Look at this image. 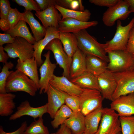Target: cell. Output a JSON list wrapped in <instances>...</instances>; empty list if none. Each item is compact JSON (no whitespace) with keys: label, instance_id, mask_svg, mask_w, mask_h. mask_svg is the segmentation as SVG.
<instances>
[{"label":"cell","instance_id":"cell-1","mask_svg":"<svg viewBox=\"0 0 134 134\" xmlns=\"http://www.w3.org/2000/svg\"><path fill=\"white\" fill-rule=\"evenodd\" d=\"M73 34L77 39L78 48L86 55L97 56L108 63L105 44L98 42L96 38L89 34L86 29Z\"/></svg>","mask_w":134,"mask_h":134},{"label":"cell","instance_id":"cell-2","mask_svg":"<svg viewBox=\"0 0 134 134\" xmlns=\"http://www.w3.org/2000/svg\"><path fill=\"white\" fill-rule=\"evenodd\" d=\"M6 93L22 91L34 96L38 90L34 82L28 76L16 69L9 76L6 81Z\"/></svg>","mask_w":134,"mask_h":134},{"label":"cell","instance_id":"cell-3","mask_svg":"<svg viewBox=\"0 0 134 134\" xmlns=\"http://www.w3.org/2000/svg\"><path fill=\"white\" fill-rule=\"evenodd\" d=\"M107 53L109 59L107 70L114 73L134 69V58L126 51L115 50Z\"/></svg>","mask_w":134,"mask_h":134},{"label":"cell","instance_id":"cell-4","mask_svg":"<svg viewBox=\"0 0 134 134\" xmlns=\"http://www.w3.org/2000/svg\"><path fill=\"white\" fill-rule=\"evenodd\" d=\"M134 24V17L125 26H122L120 20L117 21L116 29L113 37L105 44L106 52L115 50L126 51L130 32Z\"/></svg>","mask_w":134,"mask_h":134},{"label":"cell","instance_id":"cell-5","mask_svg":"<svg viewBox=\"0 0 134 134\" xmlns=\"http://www.w3.org/2000/svg\"><path fill=\"white\" fill-rule=\"evenodd\" d=\"M121 132L118 113L110 108H103L100 124L95 134H118Z\"/></svg>","mask_w":134,"mask_h":134},{"label":"cell","instance_id":"cell-6","mask_svg":"<svg viewBox=\"0 0 134 134\" xmlns=\"http://www.w3.org/2000/svg\"><path fill=\"white\" fill-rule=\"evenodd\" d=\"M4 48L10 58H18L24 61L34 57V45L20 37H15L13 43L7 44Z\"/></svg>","mask_w":134,"mask_h":134},{"label":"cell","instance_id":"cell-7","mask_svg":"<svg viewBox=\"0 0 134 134\" xmlns=\"http://www.w3.org/2000/svg\"><path fill=\"white\" fill-rule=\"evenodd\" d=\"M80 111L85 116L98 108L102 107L103 98L99 91L83 88L79 97Z\"/></svg>","mask_w":134,"mask_h":134},{"label":"cell","instance_id":"cell-8","mask_svg":"<svg viewBox=\"0 0 134 134\" xmlns=\"http://www.w3.org/2000/svg\"><path fill=\"white\" fill-rule=\"evenodd\" d=\"M59 39L55 38L47 45L44 50L51 51L52 52L57 64L63 69V76L70 80V69L72 58L68 57Z\"/></svg>","mask_w":134,"mask_h":134},{"label":"cell","instance_id":"cell-9","mask_svg":"<svg viewBox=\"0 0 134 134\" xmlns=\"http://www.w3.org/2000/svg\"><path fill=\"white\" fill-rule=\"evenodd\" d=\"M131 13L127 0H120L117 4L108 8L104 12L102 21L106 26L111 27L116 21L126 19Z\"/></svg>","mask_w":134,"mask_h":134},{"label":"cell","instance_id":"cell-10","mask_svg":"<svg viewBox=\"0 0 134 134\" xmlns=\"http://www.w3.org/2000/svg\"><path fill=\"white\" fill-rule=\"evenodd\" d=\"M113 73L117 83L113 100L134 92V69Z\"/></svg>","mask_w":134,"mask_h":134},{"label":"cell","instance_id":"cell-11","mask_svg":"<svg viewBox=\"0 0 134 134\" xmlns=\"http://www.w3.org/2000/svg\"><path fill=\"white\" fill-rule=\"evenodd\" d=\"M50 51L48 50L43 55L45 60L39 69L40 78L38 87L40 94L46 93L49 82L54 75V72L56 67L57 64L52 63L50 61Z\"/></svg>","mask_w":134,"mask_h":134},{"label":"cell","instance_id":"cell-12","mask_svg":"<svg viewBox=\"0 0 134 134\" xmlns=\"http://www.w3.org/2000/svg\"><path fill=\"white\" fill-rule=\"evenodd\" d=\"M48 113L47 103L41 106L34 107L32 106L27 100L22 102L17 107V111L11 115L9 118L10 120H13L23 116L27 115L36 118L42 117L43 115Z\"/></svg>","mask_w":134,"mask_h":134},{"label":"cell","instance_id":"cell-13","mask_svg":"<svg viewBox=\"0 0 134 134\" xmlns=\"http://www.w3.org/2000/svg\"><path fill=\"white\" fill-rule=\"evenodd\" d=\"M110 108L120 116L134 115V92L121 96L112 101Z\"/></svg>","mask_w":134,"mask_h":134},{"label":"cell","instance_id":"cell-14","mask_svg":"<svg viewBox=\"0 0 134 134\" xmlns=\"http://www.w3.org/2000/svg\"><path fill=\"white\" fill-rule=\"evenodd\" d=\"M100 92L103 99L113 101L117 83L113 73L107 70L97 77Z\"/></svg>","mask_w":134,"mask_h":134},{"label":"cell","instance_id":"cell-15","mask_svg":"<svg viewBox=\"0 0 134 134\" xmlns=\"http://www.w3.org/2000/svg\"><path fill=\"white\" fill-rule=\"evenodd\" d=\"M46 93L48 97V113L53 119L58 111L65 103V93L60 91L49 84Z\"/></svg>","mask_w":134,"mask_h":134},{"label":"cell","instance_id":"cell-16","mask_svg":"<svg viewBox=\"0 0 134 134\" xmlns=\"http://www.w3.org/2000/svg\"><path fill=\"white\" fill-rule=\"evenodd\" d=\"M60 32L57 28L54 27L48 28L46 29V34L43 38L38 42H36L34 44V57L38 67H40L44 62L41 58L42 53L43 50L52 40L55 38L59 39Z\"/></svg>","mask_w":134,"mask_h":134},{"label":"cell","instance_id":"cell-17","mask_svg":"<svg viewBox=\"0 0 134 134\" xmlns=\"http://www.w3.org/2000/svg\"><path fill=\"white\" fill-rule=\"evenodd\" d=\"M53 5L45 10L36 11L35 15L46 29L54 27L58 29L59 22L62 18L61 14Z\"/></svg>","mask_w":134,"mask_h":134},{"label":"cell","instance_id":"cell-18","mask_svg":"<svg viewBox=\"0 0 134 134\" xmlns=\"http://www.w3.org/2000/svg\"><path fill=\"white\" fill-rule=\"evenodd\" d=\"M97 21L87 22L81 21L71 18L62 19L59 22L58 29L60 32L74 33L98 25Z\"/></svg>","mask_w":134,"mask_h":134},{"label":"cell","instance_id":"cell-19","mask_svg":"<svg viewBox=\"0 0 134 134\" xmlns=\"http://www.w3.org/2000/svg\"><path fill=\"white\" fill-rule=\"evenodd\" d=\"M49 83L57 89L70 95L79 97L83 90V88L63 76H58L54 75Z\"/></svg>","mask_w":134,"mask_h":134},{"label":"cell","instance_id":"cell-20","mask_svg":"<svg viewBox=\"0 0 134 134\" xmlns=\"http://www.w3.org/2000/svg\"><path fill=\"white\" fill-rule=\"evenodd\" d=\"M38 66L34 57L32 58L22 61L18 59L15 69L21 72L28 76L36 84L38 90L39 78L38 77Z\"/></svg>","mask_w":134,"mask_h":134},{"label":"cell","instance_id":"cell-21","mask_svg":"<svg viewBox=\"0 0 134 134\" xmlns=\"http://www.w3.org/2000/svg\"><path fill=\"white\" fill-rule=\"evenodd\" d=\"M86 54L79 48L74 54L70 69L71 79L86 71Z\"/></svg>","mask_w":134,"mask_h":134},{"label":"cell","instance_id":"cell-22","mask_svg":"<svg viewBox=\"0 0 134 134\" xmlns=\"http://www.w3.org/2000/svg\"><path fill=\"white\" fill-rule=\"evenodd\" d=\"M23 13L22 20L29 25L36 42H38L43 38L46 34V29L35 18L31 11H26Z\"/></svg>","mask_w":134,"mask_h":134},{"label":"cell","instance_id":"cell-23","mask_svg":"<svg viewBox=\"0 0 134 134\" xmlns=\"http://www.w3.org/2000/svg\"><path fill=\"white\" fill-rule=\"evenodd\" d=\"M85 117L80 111L73 112L64 124L73 134H82L85 131Z\"/></svg>","mask_w":134,"mask_h":134},{"label":"cell","instance_id":"cell-24","mask_svg":"<svg viewBox=\"0 0 134 134\" xmlns=\"http://www.w3.org/2000/svg\"><path fill=\"white\" fill-rule=\"evenodd\" d=\"M86 71L98 77L107 69V63L95 56L86 55Z\"/></svg>","mask_w":134,"mask_h":134},{"label":"cell","instance_id":"cell-25","mask_svg":"<svg viewBox=\"0 0 134 134\" xmlns=\"http://www.w3.org/2000/svg\"><path fill=\"white\" fill-rule=\"evenodd\" d=\"M102 108L97 109L85 116V134H95L97 132L101 118Z\"/></svg>","mask_w":134,"mask_h":134},{"label":"cell","instance_id":"cell-26","mask_svg":"<svg viewBox=\"0 0 134 134\" xmlns=\"http://www.w3.org/2000/svg\"><path fill=\"white\" fill-rule=\"evenodd\" d=\"M70 80L82 88L95 89L100 92L97 77L87 71Z\"/></svg>","mask_w":134,"mask_h":134},{"label":"cell","instance_id":"cell-27","mask_svg":"<svg viewBox=\"0 0 134 134\" xmlns=\"http://www.w3.org/2000/svg\"><path fill=\"white\" fill-rule=\"evenodd\" d=\"M59 39L63 45L65 52L69 57L72 58L78 48L75 35L72 33L60 32Z\"/></svg>","mask_w":134,"mask_h":134},{"label":"cell","instance_id":"cell-28","mask_svg":"<svg viewBox=\"0 0 134 134\" xmlns=\"http://www.w3.org/2000/svg\"><path fill=\"white\" fill-rule=\"evenodd\" d=\"M10 34L13 37H20L34 45L36 42L35 40L30 32L26 22L21 20L13 28L5 32Z\"/></svg>","mask_w":134,"mask_h":134},{"label":"cell","instance_id":"cell-29","mask_svg":"<svg viewBox=\"0 0 134 134\" xmlns=\"http://www.w3.org/2000/svg\"><path fill=\"white\" fill-rule=\"evenodd\" d=\"M16 95L11 93H0V115L7 116L11 115L16 107L14 99Z\"/></svg>","mask_w":134,"mask_h":134},{"label":"cell","instance_id":"cell-30","mask_svg":"<svg viewBox=\"0 0 134 134\" xmlns=\"http://www.w3.org/2000/svg\"><path fill=\"white\" fill-rule=\"evenodd\" d=\"M54 6L61 14L62 19L71 18L82 21L87 22L91 17V13L87 9L83 11H79L67 9L57 5H54Z\"/></svg>","mask_w":134,"mask_h":134},{"label":"cell","instance_id":"cell-31","mask_svg":"<svg viewBox=\"0 0 134 134\" xmlns=\"http://www.w3.org/2000/svg\"><path fill=\"white\" fill-rule=\"evenodd\" d=\"M73 111L66 105H63L56 113L51 123L54 129L57 128L64 124L65 121L71 115Z\"/></svg>","mask_w":134,"mask_h":134},{"label":"cell","instance_id":"cell-32","mask_svg":"<svg viewBox=\"0 0 134 134\" xmlns=\"http://www.w3.org/2000/svg\"><path fill=\"white\" fill-rule=\"evenodd\" d=\"M42 117L32 122L27 127L23 134H49L47 127L45 126Z\"/></svg>","mask_w":134,"mask_h":134},{"label":"cell","instance_id":"cell-33","mask_svg":"<svg viewBox=\"0 0 134 134\" xmlns=\"http://www.w3.org/2000/svg\"><path fill=\"white\" fill-rule=\"evenodd\" d=\"M11 8L8 0H0V28L1 30L5 32L8 31V17Z\"/></svg>","mask_w":134,"mask_h":134},{"label":"cell","instance_id":"cell-34","mask_svg":"<svg viewBox=\"0 0 134 134\" xmlns=\"http://www.w3.org/2000/svg\"><path fill=\"white\" fill-rule=\"evenodd\" d=\"M14 64L11 62H7L4 64L0 73V93H6L5 86L6 81L9 75L13 70L9 71L14 67Z\"/></svg>","mask_w":134,"mask_h":134},{"label":"cell","instance_id":"cell-35","mask_svg":"<svg viewBox=\"0 0 134 134\" xmlns=\"http://www.w3.org/2000/svg\"><path fill=\"white\" fill-rule=\"evenodd\" d=\"M122 134H134V116H120Z\"/></svg>","mask_w":134,"mask_h":134},{"label":"cell","instance_id":"cell-36","mask_svg":"<svg viewBox=\"0 0 134 134\" xmlns=\"http://www.w3.org/2000/svg\"><path fill=\"white\" fill-rule=\"evenodd\" d=\"M57 5L64 8L73 10L83 11L85 9L80 0H56Z\"/></svg>","mask_w":134,"mask_h":134},{"label":"cell","instance_id":"cell-37","mask_svg":"<svg viewBox=\"0 0 134 134\" xmlns=\"http://www.w3.org/2000/svg\"><path fill=\"white\" fill-rule=\"evenodd\" d=\"M23 13L20 12L16 8L10 9L8 15L7 28L8 31L13 28L19 21L22 20Z\"/></svg>","mask_w":134,"mask_h":134},{"label":"cell","instance_id":"cell-38","mask_svg":"<svg viewBox=\"0 0 134 134\" xmlns=\"http://www.w3.org/2000/svg\"><path fill=\"white\" fill-rule=\"evenodd\" d=\"M64 102L66 105L70 108L73 112L80 111L79 97L70 95L65 93Z\"/></svg>","mask_w":134,"mask_h":134},{"label":"cell","instance_id":"cell-39","mask_svg":"<svg viewBox=\"0 0 134 134\" xmlns=\"http://www.w3.org/2000/svg\"><path fill=\"white\" fill-rule=\"evenodd\" d=\"M12 1L19 5L24 7L26 11H31L33 10L36 11H40L38 5L35 0H13Z\"/></svg>","mask_w":134,"mask_h":134},{"label":"cell","instance_id":"cell-40","mask_svg":"<svg viewBox=\"0 0 134 134\" xmlns=\"http://www.w3.org/2000/svg\"><path fill=\"white\" fill-rule=\"evenodd\" d=\"M120 0H89V2L95 5L108 8L117 4Z\"/></svg>","mask_w":134,"mask_h":134},{"label":"cell","instance_id":"cell-41","mask_svg":"<svg viewBox=\"0 0 134 134\" xmlns=\"http://www.w3.org/2000/svg\"><path fill=\"white\" fill-rule=\"evenodd\" d=\"M126 51L134 58V24L130 32Z\"/></svg>","mask_w":134,"mask_h":134},{"label":"cell","instance_id":"cell-42","mask_svg":"<svg viewBox=\"0 0 134 134\" xmlns=\"http://www.w3.org/2000/svg\"><path fill=\"white\" fill-rule=\"evenodd\" d=\"M27 126L26 121H24L21 124L20 127L16 130L11 132H7L3 130L1 126H0V134H23Z\"/></svg>","mask_w":134,"mask_h":134},{"label":"cell","instance_id":"cell-43","mask_svg":"<svg viewBox=\"0 0 134 134\" xmlns=\"http://www.w3.org/2000/svg\"><path fill=\"white\" fill-rule=\"evenodd\" d=\"M39 5L40 11H43L51 6L57 5L56 0H35Z\"/></svg>","mask_w":134,"mask_h":134},{"label":"cell","instance_id":"cell-44","mask_svg":"<svg viewBox=\"0 0 134 134\" xmlns=\"http://www.w3.org/2000/svg\"><path fill=\"white\" fill-rule=\"evenodd\" d=\"M15 38L12 37L9 34L0 33V46H3L5 44H11L14 41Z\"/></svg>","mask_w":134,"mask_h":134},{"label":"cell","instance_id":"cell-45","mask_svg":"<svg viewBox=\"0 0 134 134\" xmlns=\"http://www.w3.org/2000/svg\"><path fill=\"white\" fill-rule=\"evenodd\" d=\"M4 48L3 46H0V62L5 64L7 63L10 58L7 53L4 51Z\"/></svg>","mask_w":134,"mask_h":134},{"label":"cell","instance_id":"cell-46","mask_svg":"<svg viewBox=\"0 0 134 134\" xmlns=\"http://www.w3.org/2000/svg\"><path fill=\"white\" fill-rule=\"evenodd\" d=\"M55 134H73L71 130L63 124L61 125L60 128Z\"/></svg>","mask_w":134,"mask_h":134},{"label":"cell","instance_id":"cell-47","mask_svg":"<svg viewBox=\"0 0 134 134\" xmlns=\"http://www.w3.org/2000/svg\"><path fill=\"white\" fill-rule=\"evenodd\" d=\"M129 4V9L131 13H134V0H127Z\"/></svg>","mask_w":134,"mask_h":134},{"label":"cell","instance_id":"cell-48","mask_svg":"<svg viewBox=\"0 0 134 134\" xmlns=\"http://www.w3.org/2000/svg\"><path fill=\"white\" fill-rule=\"evenodd\" d=\"M55 134V133H50L49 134Z\"/></svg>","mask_w":134,"mask_h":134},{"label":"cell","instance_id":"cell-49","mask_svg":"<svg viewBox=\"0 0 134 134\" xmlns=\"http://www.w3.org/2000/svg\"><path fill=\"white\" fill-rule=\"evenodd\" d=\"M118 134H121V133H118Z\"/></svg>","mask_w":134,"mask_h":134},{"label":"cell","instance_id":"cell-50","mask_svg":"<svg viewBox=\"0 0 134 134\" xmlns=\"http://www.w3.org/2000/svg\"><path fill=\"white\" fill-rule=\"evenodd\" d=\"M85 134V133H83V134Z\"/></svg>","mask_w":134,"mask_h":134}]
</instances>
